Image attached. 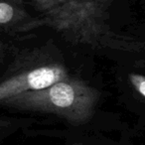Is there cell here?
Listing matches in <instances>:
<instances>
[{"mask_svg": "<svg viewBox=\"0 0 145 145\" xmlns=\"http://www.w3.org/2000/svg\"><path fill=\"white\" fill-rule=\"evenodd\" d=\"M128 81L135 93L145 99V72H130L128 75Z\"/></svg>", "mask_w": 145, "mask_h": 145, "instance_id": "5b68a950", "label": "cell"}, {"mask_svg": "<svg viewBox=\"0 0 145 145\" xmlns=\"http://www.w3.org/2000/svg\"><path fill=\"white\" fill-rule=\"evenodd\" d=\"M29 20L21 0H0V30L18 31Z\"/></svg>", "mask_w": 145, "mask_h": 145, "instance_id": "277c9868", "label": "cell"}, {"mask_svg": "<svg viewBox=\"0 0 145 145\" xmlns=\"http://www.w3.org/2000/svg\"><path fill=\"white\" fill-rule=\"evenodd\" d=\"M69 76L66 67L56 62L21 69L0 79V105L11 97L48 88Z\"/></svg>", "mask_w": 145, "mask_h": 145, "instance_id": "3957f363", "label": "cell"}, {"mask_svg": "<svg viewBox=\"0 0 145 145\" xmlns=\"http://www.w3.org/2000/svg\"><path fill=\"white\" fill-rule=\"evenodd\" d=\"M101 93L87 82L71 76L39 91L16 95L1 105L20 110L50 113L74 125L88 123L95 115Z\"/></svg>", "mask_w": 145, "mask_h": 145, "instance_id": "7a4b0ae2", "label": "cell"}, {"mask_svg": "<svg viewBox=\"0 0 145 145\" xmlns=\"http://www.w3.org/2000/svg\"><path fill=\"white\" fill-rule=\"evenodd\" d=\"M72 1H80V0H59V5L64 4V3L72 2ZM59 5H58V6H59Z\"/></svg>", "mask_w": 145, "mask_h": 145, "instance_id": "ba28073f", "label": "cell"}, {"mask_svg": "<svg viewBox=\"0 0 145 145\" xmlns=\"http://www.w3.org/2000/svg\"><path fill=\"white\" fill-rule=\"evenodd\" d=\"M3 49H4V46H3V44L1 42H0V56H1V54H2L3 52Z\"/></svg>", "mask_w": 145, "mask_h": 145, "instance_id": "9c48e42d", "label": "cell"}, {"mask_svg": "<svg viewBox=\"0 0 145 145\" xmlns=\"http://www.w3.org/2000/svg\"><path fill=\"white\" fill-rule=\"evenodd\" d=\"M115 0H80L64 3L41 16L31 18L18 31L37 28L53 29L69 42L97 50L140 53L145 42L137 37L118 32L109 24V9Z\"/></svg>", "mask_w": 145, "mask_h": 145, "instance_id": "6da1fadb", "label": "cell"}, {"mask_svg": "<svg viewBox=\"0 0 145 145\" xmlns=\"http://www.w3.org/2000/svg\"><path fill=\"white\" fill-rule=\"evenodd\" d=\"M33 3L37 9L44 13L58 6L59 0H33Z\"/></svg>", "mask_w": 145, "mask_h": 145, "instance_id": "8992f818", "label": "cell"}, {"mask_svg": "<svg viewBox=\"0 0 145 145\" xmlns=\"http://www.w3.org/2000/svg\"><path fill=\"white\" fill-rule=\"evenodd\" d=\"M6 128H7V123L4 122V121L0 120V137L2 136V134L5 132Z\"/></svg>", "mask_w": 145, "mask_h": 145, "instance_id": "52a82bcc", "label": "cell"}]
</instances>
